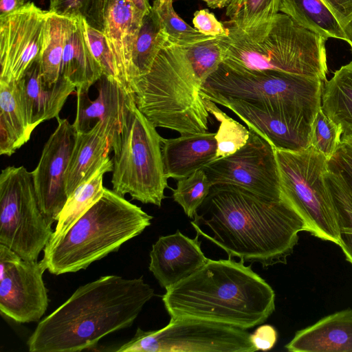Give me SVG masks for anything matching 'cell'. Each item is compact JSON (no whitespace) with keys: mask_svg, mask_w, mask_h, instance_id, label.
I'll return each instance as SVG.
<instances>
[{"mask_svg":"<svg viewBox=\"0 0 352 352\" xmlns=\"http://www.w3.org/2000/svg\"><path fill=\"white\" fill-rule=\"evenodd\" d=\"M212 186L204 168H200L189 176L177 180L176 188L173 190V198L181 206L185 214L193 219Z\"/></svg>","mask_w":352,"mask_h":352,"instance_id":"cell-35","label":"cell"},{"mask_svg":"<svg viewBox=\"0 0 352 352\" xmlns=\"http://www.w3.org/2000/svg\"><path fill=\"white\" fill-rule=\"evenodd\" d=\"M152 219L140 207L104 188L101 197L63 235L47 243L41 260L54 275L85 270L140 234Z\"/></svg>","mask_w":352,"mask_h":352,"instance_id":"cell-5","label":"cell"},{"mask_svg":"<svg viewBox=\"0 0 352 352\" xmlns=\"http://www.w3.org/2000/svg\"><path fill=\"white\" fill-rule=\"evenodd\" d=\"M216 133L181 135L162 143L164 171L167 179H180L216 160Z\"/></svg>","mask_w":352,"mask_h":352,"instance_id":"cell-21","label":"cell"},{"mask_svg":"<svg viewBox=\"0 0 352 352\" xmlns=\"http://www.w3.org/2000/svg\"><path fill=\"white\" fill-rule=\"evenodd\" d=\"M248 129L250 137L245 144L205 166L206 173L212 186H235L270 200H280L282 193L274 147Z\"/></svg>","mask_w":352,"mask_h":352,"instance_id":"cell-12","label":"cell"},{"mask_svg":"<svg viewBox=\"0 0 352 352\" xmlns=\"http://www.w3.org/2000/svg\"><path fill=\"white\" fill-rule=\"evenodd\" d=\"M321 109L343 133L352 131V61L323 83Z\"/></svg>","mask_w":352,"mask_h":352,"instance_id":"cell-27","label":"cell"},{"mask_svg":"<svg viewBox=\"0 0 352 352\" xmlns=\"http://www.w3.org/2000/svg\"><path fill=\"white\" fill-rule=\"evenodd\" d=\"M133 6L144 16L149 14L152 10V6L149 0H130Z\"/></svg>","mask_w":352,"mask_h":352,"instance_id":"cell-44","label":"cell"},{"mask_svg":"<svg viewBox=\"0 0 352 352\" xmlns=\"http://www.w3.org/2000/svg\"><path fill=\"white\" fill-rule=\"evenodd\" d=\"M204 100L209 113L220 123L215 135L217 144L216 160L234 153L249 139L248 128L228 116L214 102L206 98H204Z\"/></svg>","mask_w":352,"mask_h":352,"instance_id":"cell-33","label":"cell"},{"mask_svg":"<svg viewBox=\"0 0 352 352\" xmlns=\"http://www.w3.org/2000/svg\"><path fill=\"white\" fill-rule=\"evenodd\" d=\"M91 0H50L49 12L69 18L84 17Z\"/></svg>","mask_w":352,"mask_h":352,"instance_id":"cell-41","label":"cell"},{"mask_svg":"<svg viewBox=\"0 0 352 352\" xmlns=\"http://www.w3.org/2000/svg\"><path fill=\"white\" fill-rule=\"evenodd\" d=\"M192 23L195 29L208 36L218 37L227 35V28L219 21L212 12L202 9L194 13Z\"/></svg>","mask_w":352,"mask_h":352,"instance_id":"cell-39","label":"cell"},{"mask_svg":"<svg viewBox=\"0 0 352 352\" xmlns=\"http://www.w3.org/2000/svg\"><path fill=\"white\" fill-rule=\"evenodd\" d=\"M223 60L217 37L186 45L168 42L150 71L131 81L138 109L155 127L180 135L208 132L210 113L201 90Z\"/></svg>","mask_w":352,"mask_h":352,"instance_id":"cell-2","label":"cell"},{"mask_svg":"<svg viewBox=\"0 0 352 352\" xmlns=\"http://www.w3.org/2000/svg\"><path fill=\"white\" fill-rule=\"evenodd\" d=\"M246 330L195 318H170L162 329L138 328L118 352H254Z\"/></svg>","mask_w":352,"mask_h":352,"instance_id":"cell-11","label":"cell"},{"mask_svg":"<svg viewBox=\"0 0 352 352\" xmlns=\"http://www.w3.org/2000/svg\"><path fill=\"white\" fill-rule=\"evenodd\" d=\"M206 98L229 109L248 129L267 139L275 148L296 151L311 146L310 133L276 114L239 99L219 96Z\"/></svg>","mask_w":352,"mask_h":352,"instance_id":"cell-20","label":"cell"},{"mask_svg":"<svg viewBox=\"0 0 352 352\" xmlns=\"http://www.w3.org/2000/svg\"><path fill=\"white\" fill-rule=\"evenodd\" d=\"M323 81L278 71H247L221 63L201 90L203 98L219 96L248 102L311 133L321 108Z\"/></svg>","mask_w":352,"mask_h":352,"instance_id":"cell-7","label":"cell"},{"mask_svg":"<svg viewBox=\"0 0 352 352\" xmlns=\"http://www.w3.org/2000/svg\"><path fill=\"white\" fill-rule=\"evenodd\" d=\"M325 179L338 213L339 246L346 259L352 264V194L342 178L329 168Z\"/></svg>","mask_w":352,"mask_h":352,"instance_id":"cell-32","label":"cell"},{"mask_svg":"<svg viewBox=\"0 0 352 352\" xmlns=\"http://www.w3.org/2000/svg\"><path fill=\"white\" fill-rule=\"evenodd\" d=\"M244 263L208 258L166 288L162 301L170 318L200 319L244 330L265 322L275 309L274 291Z\"/></svg>","mask_w":352,"mask_h":352,"instance_id":"cell-4","label":"cell"},{"mask_svg":"<svg viewBox=\"0 0 352 352\" xmlns=\"http://www.w3.org/2000/svg\"><path fill=\"white\" fill-rule=\"evenodd\" d=\"M274 149L282 197L301 217L305 231L339 245L338 213L325 179L328 160L312 146L296 151Z\"/></svg>","mask_w":352,"mask_h":352,"instance_id":"cell-9","label":"cell"},{"mask_svg":"<svg viewBox=\"0 0 352 352\" xmlns=\"http://www.w3.org/2000/svg\"><path fill=\"white\" fill-rule=\"evenodd\" d=\"M54 231L37 201L32 172L7 166L0 175V244L27 261H38Z\"/></svg>","mask_w":352,"mask_h":352,"instance_id":"cell-10","label":"cell"},{"mask_svg":"<svg viewBox=\"0 0 352 352\" xmlns=\"http://www.w3.org/2000/svg\"><path fill=\"white\" fill-rule=\"evenodd\" d=\"M74 19L47 11L40 60L43 80L49 85L63 77L64 47Z\"/></svg>","mask_w":352,"mask_h":352,"instance_id":"cell-30","label":"cell"},{"mask_svg":"<svg viewBox=\"0 0 352 352\" xmlns=\"http://www.w3.org/2000/svg\"><path fill=\"white\" fill-rule=\"evenodd\" d=\"M336 17L349 38L352 51V0H321Z\"/></svg>","mask_w":352,"mask_h":352,"instance_id":"cell-40","label":"cell"},{"mask_svg":"<svg viewBox=\"0 0 352 352\" xmlns=\"http://www.w3.org/2000/svg\"><path fill=\"white\" fill-rule=\"evenodd\" d=\"M227 32L217 38L223 63L232 68L278 71L327 80V39L298 25L285 14L278 13L256 36H249L234 25L228 27Z\"/></svg>","mask_w":352,"mask_h":352,"instance_id":"cell-6","label":"cell"},{"mask_svg":"<svg viewBox=\"0 0 352 352\" xmlns=\"http://www.w3.org/2000/svg\"><path fill=\"white\" fill-rule=\"evenodd\" d=\"M102 74L87 40L83 17H76L64 47L62 76L75 85L76 91L88 93Z\"/></svg>","mask_w":352,"mask_h":352,"instance_id":"cell-24","label":"cell"},{"mask_svg":"<svg viewBox=\"0 0 352 352\" xmlns=\"http://www.w3.org/2000/svg\"><path fill=\"white\" fill-rule=\"evenodd\" d=\"M190 223L229 258L264 268L285 263L298 233L305 231L304 221L283 197L270 200L231 185L212 186Z\"/></svg>","mask_w":352,"mask_h":352,"instance_id":"cell-1","label":"cell"},{"mask_svg":"<svg viewBox=\"0 0 352 352\" xmlns=\"http://www.w3.org/2000/svg\"><path fill=\"white\" fill-rule=\"evenodd\" d=\"M173 1L155 0L152 5L153 10L168 34L170 43L192 45L213 38L203 34L182 19L174 9Z\"/></svg>","mask_w":352,"mask_h":352,"instance_id":"cell-34","label":"cell"},{"mask_svg":"<svg viewBox=\"0 0 352 352\" xmlns=\"http://www.w3.org/2000/svg\"><path fill=\"white\" fill-rule=\"evenodd\" d=\"M144 16L130 0H91L83 17L106 36L129 93L131 50Z\"/></svg>","mask_w":352,"mask_h":352,"instance_id":"cell-16","label":"cell"},{"mask_svg":"<svg viewBox=\"0 0 352 352\" xmlns=\"http://www.w3.org/2000/svg\"><path fill=\"white\" fill-rule=\"evenodd\" d=\"M55 131L44 145L36 168L32 171L39 208L47 223L57 221L68 196L66 172L76 131L67 119L58 117Z\"/></svg>","mask_w":352,"mask_h":352,"instance_id":"cell-15","label":"cell"},{"mask_svg":"<svg viewBox=\"0 0 352 352\" xmlns=\"http://www.w3.org/2000/svg\"><path fill=\"white\" fill-rule=\"evenodd\" d=\"M111 150L108 129L102 122H97L87 131L76 132L66 172L68 197L103 165Z\"/></svg>","mask_w":352,"mask_h":352,"instance_id":"cell-23","label":"cell"},{"mask_svg":"<svg viewBox=\"0 0 352 352\" xmlns=\"http://www.w3.org/2000/svg\"><path fill=\"white\" fill-rule=\"evenodd\" d=\"M278 338L276 329L270 324L259 326L250 334V340L256 351H268L275 345Z\"/></svg>","mask_w":352,"mask_h":352,"instance_id":"cell-42","label":"cell"},{"mask_svg":"<svg viewBox=\"0 0 352 352\" xmlns=\"http://www.w3.org/2000/svg\"><path fill=\"white\" fill-rule=\"evenodd\" d=\"M154 296L142 278L103 276L79 287L40 320L27 344L31 352H74L94 346L107 335L131 327Z\"/></svg>","mask_w":352,"mask_h":352,"instance_id":"cell-3","label":"cell"},{"mask_svg":"<svg viewBox=\"0 0 352 352\" xmlns=\"http://www.w3.org/2000/svg\"><path fill=\"white\" fill-rule=\"evenodd\" d=\"M285 348L290 352H352V309L328 315L296 331Z\"/></svg>","mask_w":352,"mask_h":352,"instance_id":"cell-22","label":"cell"},{"mask_svg":"<svg viewBox=\"0 0 352 352\" xmlns=\"http://www.w3.org/2000/svg\"><path fill=\"white\" fill-rule=\"evenodd\" d=\"M328 165L331 171L342 178L352 194V149L340 143Z\"/></svg>","mask_w":352,"mask_h":352,"instance_id":"cell-38","label":"cell"},{"mask_svg":"<svg viewBox=\"0 0 352 352\" xmlns=\"http://www.w3.org/2000/svg\"><path fill=\"white\" fill-rule=\"evenodd\" d=\"M279 0H231L226 16L232 25L249 36L261 33L278 13Z\"/></svg>","mask_w":352,"mask_h":352,"instance_id":"cell-31","label":"cell"},{"mask_svg":"<svg viewBox=\"0 0 352 352\" xmlns=\"http://www.w3.org/2000/svg\"><path fill=\"white\" fill-rule=\"evenodd\" d=\"M47 11L33 2L0 17V82H17L40 56Z\"/></svg>","mask_w":352,"mask_h":352,"instance_id":"cell-14","label":"cell"},{"mask_svg":"<svg viewBox=\"0 0 352 352\" xmlns=\"http://www.w3.org/2000/svg\"><path fill=\"white\" fill-rule=\"evenodd\" d=\"M25 3V0H0V17L18 10Z\"/></svg>","mask_w":352,"mask_h":352,"instance_id":"cell-43","label":"cell"},{"mask_svg":"<svg viewBox=\"0 0 352 352\" xmlns=\"http://www.w3.org/2000/svg\"><path fill=\"white\" fill-rule=\"evenodd\" d=\"M20 102L32 131L41 122L58 118L68 96L76 89L63 76L49 85L42 76L40 56L26 69L16 82Z\"/></svg>","mask_w":352,"mask_h":352,"instance_id":"cell-19","label":"cell"},{"mask_svg":"<svg viewBox=\"0 0 352 352\" xmlns=\"http://www.w3.org/2000/svg\"><path fill=\"white\" fill-rule=\"evenodd\" d=\"M83 23L89 47L100 65L103 74L109 78L116 80L125 89L115 56L106 36L101 32L89 25L84 18Z\"/></svg>","mask_w":352,"mask_h":352,"instance_id":"cell-37","label":"cell"},{"mask_svg":"<svg viewBox=\"0 0 352 352\" xmlns=\"http://www.w3.org/2000/svg\"><path fill=\"white\" fill-rule=\"evenodd\" d=\"M278 10L326 39L333 38L349 43L342 25L321 0H279Z\"/></svg>","mask_w":352,"mask_h":352,"instance_id":"cell-26","label":"cell"},{"mask_svg":"<svg viewBox=\"0 0 352 352\" xmlns=\"http://www.w3.org/2000/svg\"><path fill=\"white\" fill-rule=\"evenodd\" d=\"M97 83L98 96L94 100L88 93L76 91V113L72 125L76 132H85L92 127L91 124L102 122L108 129L112 146L124 126L133 96L104 74Z\"/></svg>","mask_w":352,"mask_h":352,"instance_id":"cell-17","label":"cell"},{"mask_svg":"<svg viewBox=\"0 0 352 352\" xmlns=\"http://www.w3.org/2000/svg\"><path fill=\"white\" fill-rule=\"evenodd\" d=\"M45 270L42 260H25L0 244L1 313L20 323L39 322L49 303Z\"/></svg>","mask_w":352,"mask_h":352,"instance_id":"cell-13","label":"cell"},{"mask_svg":"<svg viewBox=\"0 0 352 352\" xmlns=\"http://www.w3.org/2000/svg\"><path fill=\"white\" fill-rule=\"evenodd\" d=\"M211 8H222L226 7L231 0H202Z\"/></svg>","mask_w":352,"mask_h":352,"instance_id":"cell-45","label":"cell"},{"mask_svg":"<svg viewBox=\"0 0 352 352\" xmlns=\"http://www.w3.org/2000/svg\"><path fill=\"white\" fill-rule=\"evenodd\" d=\"M161 137L132 99L124 126L112 142L113 190L124 197L160 207L168 187Z\"/></svg>","mask_w":352,"mask_h":352,"instance_id":"cell-8","label":"cell"},{"mask_svg":"<svg viewBox=\"0 0 352 352\" xmlns=\"http://www.w3.org/2000/svg\"><path fill=\"white\" fill-rule=\"evenodd\" d=\"M168 42V34L152 9L144 16L132 47L130 83L133 78L144 76L150 71L157 54Z\"/></svg>","mask_w":352,"mask_h":352,"instance_id":"cell-29","label":"cell"},{"mask_svg":"<svg viewBox=\"0 0 352 352\" xmlns=\"http://www.w3.org/2000/svg\"><path fill=\"white\" fill-rule=\"evenodd\" d=\"M342 128L319 110L313 124L311 146L321 153L328 160L341 143Z\"/></svg>","mask_w":352,"mask_h":352,"instance_id":"cell-36","label":"cell"},{"mask_svg":"<svg viewBox=\"0 0 352 352\" xmlns=\"http://www.w3.org/2000/svg\"><path fill=\"white\" fill-rule=\"evenodd\" d=\"M113 163L109 157L103 165L86 182L81 184L68 197L63 206L55 230L50 241L52 242L63 235L72 225L102 195L103 176L112 172Z\"/></svg>","mask_w":352,"mask_h":352,"instance_id":"cell-28","label":"cell"},{"mask_svg":"<svg viewBox=\"0 0 352 352\" xmlns=\"http://www.w3.org/2000/svg\"><path fill=\"white\" fill-rule=\"evenodd\" d=\"M32 131L21 107L16 82H0V154L11 156Z\"/></svg>","mask_w":352,"mask_h":352,"instance_id":"cell-25","label":"cell"},{"mask_svg":"<svg viewBox=\"0 0 352 352\" xmlns=\"http://www.w3.org/2000/svg\"><path fill=\"white\" fill-rule=\"evenodd\" d=\"M199 236L190 239L177 230L160 236L152 245L149 270L162 287L168 288L186 278L207 261Z\"/></svg>","mask_w":352,"mask_h":352,"instance_id":"cell-18","label":"cell"}]
</instances>
